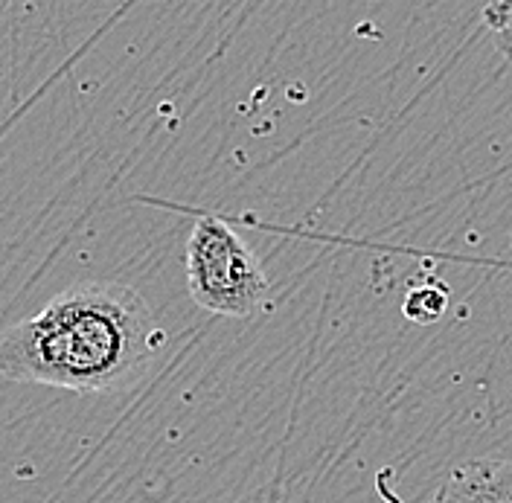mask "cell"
Here are the masks:
<instances>
[{"label": "cell", "mask_w": 512, "mask_h": 503, "mask_svg": "<svg viewBox=\"0 0 512 503\" xmlns=\"http://www.w3.org/2000/svg\"><path fill=\"white\" fill-rule=\"evenodd\" d=\"M163 341L137 288L79 283L0 335V376L73 393H120L143 378Z\"/></svg>", "instance_id": "cell-1"}, {"label": "cell", "mask_w": 512, "mask_h": 503, "mask_svg": "<svg viewBox=\"0 0 512 503\" xmlns=\"http://www.w3.org/2000/svg\"><path fill=\"white\" fill-rule=\"evenodd\" d=\"M187 288L210 315L254 317L271 306V283L254 248L216 216H198L187 239Z\"/></svg>", "instance_id": "cell-2"}, {"label": "cell", "mask_w": 512, "mask_h": 503, "mask_svg": "<svg viewBox=\"0 0 512 503\" xmlns=\"http://www.w3.org/2000/svg\"><path fill=\"white\" fill-rule=\"evenodd\" d=\"M431 503H512V460H469L454 466Z\"/></svg>", "instance_id": "cell-3"}, {"label": "cell", "mask_w": 512, "mask_h": 503, "mask_svg": "<svg viewBox=\"0 0 512 503\" xmlns=\"http://www.w3.org/2000/svg\"><path fill=\"white\" fill-rule=\"evenodd\" d=\"M448 309V291L446 285L440 283H425L414 288L405 297V315L411 323H437L440 317L446 315Z\"/></svg>", "instance_id": "cell-4"}, {"label": "cell", "mask_w": 512, "mask_h": 503, "mask_svg": "<svg viewBox=\"0 0 512 503\" xmlns=\"http://www.w3.org/2000/svg\"><path fill=\"white\" fill-rule=\"evenodd\" d=\"M483 21H486V30L492 35L495 47L512 64V0H489L483 9Z\"/></svg>", "instance_id": "cell-5"}]
</instances>
